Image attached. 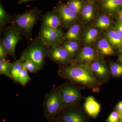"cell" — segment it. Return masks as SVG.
Wrapping results in <instances>:
<instances>
[{"mask_svg": "<svg viewBox=\"0 0 122 122\" xmlns=\"http://www.w3.org/2000/svg\"><path fill=\"white\" fill-rule=\"evenodd\" d=\"M66 5L68 8L73 12L79 14L83 8V3L81 0H70Z\"/></svg>", "mask_w": 122, "mask_h": 122, "instance_id": "22", "label": "cell"}, {"mask_svg": "<svg viewBox=\"0 0 122 122\" xmlns=\"http://www.w3.org/2000/svg\"><path fill=\"white\" fill-rule=\"evenodd\" d=\"M8 53L4 46L0 42V59H5Z\"/></svg>", "mask_w": 122, "mask_h": 122, "instance_id": "31", "label": "cell"}, {"mask_svg": "<svg viewBox=\"0 0 122 122\" xmlns=\"http://www.w3.org/2000/svg\"><path fill=\"white\" fill-rule=\"evenodd\" d=\"M91 69L96 74L103 76L106 74L107 70L105 66L98 62H95L91 65Z\"/></svg>", "mask_w": 122, "mask_h": 122, "instance_id": "26", "label": "cell"}, {"mask_svg": "<svg viewBox=\"0 0 122 122\" xmlns=\"http://www.w3.org/2000/svg\"><path fill=\"white\" fill-rule=\"evenodd\" d=\"M63 106L57 89L52 90L46 95L44 101L45 115L49 119L53 118Z\"/></svg>", "mask_w": 122, "mask_h": 122, "instance_id": "4", "label": "cell"}, {"mask_svg": "<svg viewBox=\"0 0 122 122\" xmlns=\"http://www.w3.org/2000/svg\"><path fill=\"white\" fill-rule=\"evenodd\" d=\"M97 48L100 52L105 55H112L114 54L113 48L106 38H102L99 41Z\"/></svg>", "mask_w": 122, "mask_h": 122, "instance_id": "17", "label": "cell"}, {"mask_svg": "<svg viewBox=\"0 0 122 122\" xmlns=\"http://www.w3.org/2000/svg\"><path fill=\"white\" fill-rule=\"evenodd\" d=\"M119 122H122V120H120V121H119Z\"/></svg>", "mask_w": 122, "mask_h": 122, "instance_id": "39", "label": "cell"}, {"mask_svg": "<svg viewBox=\"0 0 122 122\" xmlns=\"http://www.w3.org/2000/svg\"><path fill=\"white\" fill-rule=\"evenodd\" d=\"M30 80H31V78L28 74V71L25 68L23 65L22 69L19 74L18 82L24 87Z\"/></svg>", "mask_w": 122, "mask_h": 122, "instance_id": "27", "label": "cell"}, {"mask_svg": "<svg viewBox=\"0 0 122 122\" xmlns=\"http://www.w3.org/2000/svg\"><path fill=\"white\" fill-rule=\"evenodd\" d=\"M119 61L122 63V54L120 55L119 58Z\"/></svg>", "mask_w": 122, "mask_h": 122, "instance_id": "37", "label": "cell"}, {"mask_svg": "<svg viewBox=\"0 0 122 122\" xmlns=\"http://www.w3.org/2000/svg\"><path fill=\"white\" fill-rule=\"evenodd\" d=\"M65 122H84L83 117L77 112H70L66 114L63 117Z\"/></svg>", "mask_w": 122, "mask_h": 122, "instance_id": "24", "label": "cell"}, {"mask_svg": "<svg viewBox=\"0 0 122 122\" xmlns=\"http://www.w3.org/2000/svg\"><path fill=\"white\" fill-rule=\"evenodd\" d=\"M111 25V20L110 18L107 15H102L96 20L95 26L102 29H107L110 28Z\"/></svg>", "mask_w": 122, "mask_h": 122, "instance_id": "21", "label": "cell"}, {"mask_svg": "<svg viewBox=\"0 0 122 122\" xmlns=\"http://www.w3.org/2000/svg\"><path fill=\"white\" fill-rule=\"evenodd\" d=\"M120 118L119 112L118 111L113 112L109 115L107 119L108 122H117Z\"/></svg>", "mask_w": 122, "mask_h": 122, "instance_id": "30", "label": "cell"}, {"mask_svg": "<svg viewBox=\"0 0 122 122\" xmlns=\"http://www.w3.org/2000/svg\"><path fill=\"white\" fill-rule=\"evenodd\" d=\"M81 26L79 24L72 25L64 35L62 40L66 41H79L81 35Z\"/></svg>", "mask_w": 122, "mask_h": 122, "instance_id": "12", "label": "cell"}, {"mask_svg": "<svg viewBox=\"0 0 122 122\" xmlns=\"http://www.w3.org/2000/svg\"><path fill=\"white\" fill-rule=\"evenodd\" d=\"M24 66L28 72L33 73H36L40 70L36 65L29 59L25 60L24 63Z\"/></svg>", "mask_w": 122, "mask_h": 122, "instance_id": "28", "label": "cell"}, {"mask_svg": "<svg viewBox=\"0 0 122 122\" xmlns=\"http://www.w3.org/2000/svg\"><path fill=\"white\" fill-rule=\"evenodd\" d=\"M56 12L60 17L62 25L65 26H71L78 18V15L71 11L65 4H59Z\"/></svg>", "mask_w": 122, "mask_h": 122, "instance_id": "8", "label": "cell"}, {"mask_svg": "<svg viewBox=\"0 0 122 122\" xmlns=\"http://www.w3.org/2000/svg\"><path fill=\"white\" fill-rule=\"evenodd\" d=\"M11 16L7 13L3 7L1 2L0 4V26L1 29L6 24L12 22Z\"/></svg>", "mask_w": 122, "mask_h": 122, "instance_id": "25", "label": "cell"}, {"mask_svg": "<svg viewBox=\"0 0 122 122\" xmlns=\"http://www.w3.org/2000/svg\"><path fill=\"white\" fill-rule=\"evenodd\" d=\"M118 21L122 22V9L118 11L116 15Z\"/></svg>", "mask_w": 122, "mask_h": 122, "instance_id": "33", "label": "cell"}, {"mask_svg": "<svg viewBox=\"0 0 122 122\" xmlns=\"http://www.w3.org/2000/svg\"><path fill=\"white\" fill-rule=\"evenodd\" d=\"M12 64L5 59H0V74L3 75L12 79L11 74Z\"/></svg>", "mask_w": 122, "mask_h": 122, "instance_id": "23", "label": "cell"}, {"mask_svg": "<svg viewBox=\"0 0 122 122\" xmlns=\"http://www.w3.org/2000/svg\"><path fill=\"white\" fill-rule=\"evenodd\" d=\"M47 55L53 61L58 63H65L70 58L65 48L58 45L51 47L47 52Z\"/></svg>", "mask_w": 122, "mask_h": 122, "instance_id": "9", "label": "cell"}, {"mask_svg": "<svg viewBox=\"0 0 122 122\" xmlns=\"http://www.w3.org/2000/svg\"><path fill=\"white\" fill-rule=\"evenodd\" d=\"M120 52H121L122 53V48H120Z\"/></svg>", "mask_w": 122, "mask_h": 122, "instance_id": "38", "label": "cell"}, {"mask_svg": "<svg viewBox=\"0 0 122 122\" xmlns=\"http://www.w3.org/2000/svg\"><path fill=\"white\" fill-rule=\"evenodd\" d=\"M22 35L18 30L13 26L6 31L1 41L8 55H10L15 60H16L15 49L18 42L21 39Z\"/></svg>", "mask_w": 122, "mask_h": 122, "instance_id": "6", "label": "cell"}, {"mask_svg": "<svg viewBox=\"0 0 122 122\" xmlns=\"http://www.w3.org/2000/svg\"><path fill=\"white\" fill-rule=\"evenodd\" d=\"M62 46L68 51L70 58H72L78 49L79 45L77 41H66Z\"/></svg>", "mask_w": 122, "mask_h": 122, "instance_id": "20", "label": "cell"}, {"mask_svg": "<svg viewBox=\"0 0 122 122\" xmlns=\"http://www.w3.org/2000/svg\"><path fill=\"white\" fill-rule=\"evenodd\" d=\"M60 29L42 27L38 38L47 48L58 45L64 36Z\"/></svg>", "mask_w": 122, "mask_h": 122, "instance_id": "5", "label": "cell"}, {"mask_svg": "<svg viewBox=\"0 0 122 122\" xmlns=\"http://www.w3.org/2000/svg\"><path fill=\"white\" fill-rule=\"evenodd\" d=\"M85 110L88 114L93 118L97 117L100 110V104L92 96H89L86 99Z\"/></svg>", "mask_w": 122, "mask_h": 122, "instance_id": "11", "label": "cell"}, {"mask_svg": "<svg viewBox=\"0 0 122 122\" xmlns=\"http://www.w3.org/2000/svg\"><path fill=\"white\" fill-rule=\"evenodd\" d=\"M42 19V27L60 29L62 25L56 11L48 13L44 15Z\"/></svg>", "mask_w": 122, "mask_h": 122, "instance_id": "10", "label": "cell"}, {"mask_svg": "<svg viewBox=\"0 0 122 122\" xmlns=\"http://www.w3.org/2000/svg\"></svg>", "mask_w": 122, "mask_h": 122, "instance_id": "40", "label": "cell"}, {"mask_svg": "<svg viewBox=\"0 0 122 122\" xmlns=\"http://www.w3.org/2000/svg\"><path fill=\"white\" fill-rule=\"evenodd\" d=\"M78 58L81 62H91L95 59L94 51L93 48L90 46H85L79 53Z\"/></svg>", "mask_w": 122, "mask_h": 122, "instance_id": "14", "label": "cell"}, {"mask_svg": "<svg viewBox=\"0 0 122 122\" xmlns=\"http://www.w3.org/2000/svg\"><path fill=\"white\" fill-rule=\"evenodd\" d=\"M39 15L37 11L30 10L18 15L11 22L22 35L29 36L38 20Z\"/></svg>", "mask_w": 122, "mask_h": 122, "instance_id": "1", "label": "cell"}, {"mask_svg": "<svg viewBox=\"0 0 122 122\" xmlns=\"http://www.w3.org/2000/svg\"><path fill=\"white\" fill-rule=\"evenodd\" d=\"M32 0H18V4H22L23 3H26V2H29Z\"/></svg>", "mask_w": 122, "mask_h": 122, "instance_id": "35", "label": "cell"}, {"mask_svg": "<svg viewBox=\"0 0 122 122\" xmlns=\"http://www.w3.org/2000/svg\"><path fill=\"white\" fill-rule=\"evenodd\" d=\"M102 5L105 11L114 12L122 7V0H102Z\"/></svg>", "mask_w": 122, "mask_h": 122, "instance_id": "16", "label": "cell"}, {"mask_svg": "<svg viewBox=\"0 0 122 122\" xmlns=\"http://www.w3.org/2000/svg\"><path fill=\"white\" fill-rule=\"evenodd\" d=\"M116 111H117L119 112L122 111V101L119 102L116 105Z\"/></svg>", "mask_w": 122, "mask_h": 122, "instance_id": "34", "label": "cell"}, {"mask_svg": "<svg viewBox=\"0 0 122 122\" xmlns=\"http://www.w3.org/2000/svg\"><path fill=\"white\" fill-rule=\"evenodd\" d=\"M119 112V116H120L119 119L122 121V111Z\"/></svg>", "mask_w": 122, "mask_h": 122, "instance_id": "36", "label": "cell"}, {"mask_svg": "<svg viewBox=\"0 0 122 122\" xmlns=\"http://www.w3.org/2000/svg\"><path fill=\"white\" fill-rule=\"evenodd\" d=\"M114 29L122 38V22L118 21L116 22Z\"/></svg>", "mask_w": 122, "mask_h": 122, "instance_id": "32", "label": "cell"}, {"mask_svg": "<svg viewBox=\"0 0 122 122\" xmlns=\"http://www.w3.org/2000/svg\"><path fill=\"white\" fill-rule=\"evenodd\" d=\"M107 39L113 48L120 49L122 47V38L114 29L107 31L106 33Z\"/></svg>", "mask_w": 122, "mask_h": 122, "instance_id": "13", "label": "cell"}, {"mask_svg": "<svg viewBox=\"0 0 122 122\" xmlns=\"http://www.w3.org/2000/svg\"><path fill=\"white\" fill-rule=\"evenodd\" d=\"M25 61V59L21 56L20 59L15 60V62L12 63L11 74L12 79L15 81L18 82V77L23 68Z\"/></svg>", "mask_w": 122, "mask_h": 122, "instance_id": "15", "label": "cell"}, {"mask_svg": "<svg viewBox=\"0 0 122 122\" xmlns=\"http://www.w3.org/2000/svg\"><path fill=\"white\" fill-rule=\"evenodd\" d=\"M57 90L63 106L74 104L80 98L79 92L74 86H65L58 88Z\"/></svg>", "mask_w": 122, "mask_h": 122, "instance_id": "7", "label": "cell"}, {"mask_svg": "<svg viewBox=\"0 0 122 122\" xmlns=\"http://www.w3.org/2000/svg\"><path fill=\"white\" fill-rule=\"evenodd\" d=\"M86 68L82 66H70L65 68L63 73L69 79L82 84L89 85L94 82L95 79Z\"/></svg>", "mask_w": 122, "mask_h": 122, "instance_id": "3", "label": "cell"}, {"mask_svg": "<svg viewBox=\"0 0 122 122\" xmlns=\"http://www.w3.org/2000/svg\"><path fill=\"white\" fill-rule=\"evenodd\" d=\"M99 33V31L96 29H91L87 30L84 38L85 44L89 45L93 43L98 36Z\"/></svg>", "mask_w": 122, "mask_h": 122, "instance_id": "19", "label": "cell"}, {"mask_svg": "<svg viewBox=\"0 0 122 122\" xmlns=\"http://www.w3.org/2000/svg\"><path fill=\"white\" fill-rule=\"evenodd\" d=\"M47 48L38 38L37 42H34L26 49L21 56L25 60L29 59L36 65L39 70L44 66L45 58L47 55Z\"/></svg>", "mask_w": 122, "mask_h": 122, "instance_id": "2", "label": "cell"}, {"mask_svg": "<svg viewBox=\"0 0 122 122\" xmlns=\"http://www.w3.org/2000/svg\"><path fill=\"white\" fill-rule=\"evenodd\" d=\"M94 11V6L91 2H88L84 5L81 11V14L82 19L85 22H89L92 20Z\"/></svg>", "mask_w": 122, "mask_h": 122, "instance_id": "18", "label": "cell"}, {"mask_svg": "<svg viewBox=\"0 0 122 122\" xmlns=\"http://www.w3.org/2000/svg\"><path fill=\"white\" fill-rule=\"evenodd\" d=\"M111 72L112 75L119 76L122 75V65L114 63L110 67Z\"/></svg>", "mask_w": 122, "mask_h": 122, "instance_id": "29", "label": "cell"}]
</instances>
